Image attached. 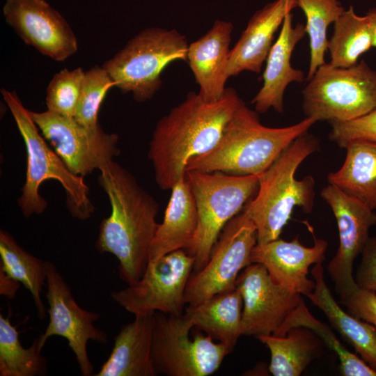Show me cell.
Segmentation results:
<instances>
[{"label": "cell", "instance_id": "obj_36", "mask_svg": "<svg viewBox=\"0 0 376 376\" xmlns=\"http://www.w3.org/2000/svg\"><path fill=\"white\" fill-rule=\"evenodd\" d=\"M361 260L356 274L357 284L376 292V237H370L361 251Z\"/></svg>", "mask_w": 376, "mask_h": 376}, {"label": "cell", "instance_id": "obj_18", "mask_svg": "<svg viewBox=\"0 0 376 376\" xmlns=\"http://www.w3.org/2000/svg\"><path fill=\"white\" fill-rule=\"evenodd\" d=\"M306 34L303 23L292 24V15L288 13L281 30L271 47L263 75V84L251 100L258 113H264L270 109L278 113L284 110V93L288 86L301 83L306 79L304 72L291 65V56L297 44Z\"/></svg>", "mask_w": 376, "mask_h": 376}, {"label": "cell", "instance_id": "obj_27", "mask_svg": "<svg viewBox=\"0 0 376 376\" xmlns=\"http://www.w3.org/2000/svg\"><path fill=\"white\" fill-rule=\"evenodd\" d=\"M0 269L30 292L38 318L45 319L46 309L41 292L47 281L46 261L26 251L8 232L2 229L0 230Z\"/></svg>", "mask_w": 376, "mask_h": 376}, {"label": "cell", "instance_id": "obj_28", "mask_svg": "<svg viewBox=\"0 0 376 376\" xmlns=\"http://www.w3.org/2000/svg\"><path fill=\"white\" fill-rule=\"evenodd\" d=\"M373 47V36L368 17L357 15L350 6L334 23L333 33L328 40L331 65L348 68Z\"/></svg>", "mask_w": 376, "mask_h": 376}, {"label": "cell", "instance_id": "obj_5", "mask_svg": "<svg viewBox=\"0 0 376 376\" xmlns=\"http://www.w3.org/2000/svg\"><path fill=\"white\" fill-rule=\"evenodd\" d=\"M1 93L26 147V180L18 199L23 215L29 217L45 210L48 203L39 194V188L45 180H56L65 191L67 207L71 214L80 220L91 217L94 206L84 177L72 173L57 153L49 147L32 118L31 111L24 107L16 92L1 88Z\"/></svg>", "mask_w": 376, "mask_h": 376}, {"label": "cell", "instance_id": "obj_33", "mask_svg": "<svg viewBox=\"0 0 376 376\" xmlns=\"http://www.w3.org/2000/svg\"><path fill=\"white\" fill-rule=\"evenodd\" d=\"M115 82L102 66L95 65L85 71L79 104L74 118L81 125L93 127L99 125L100 105Z\"/></svg>", "mask_w": 376, "mask_h": 376}, {"label": "cell", "instance_id": "obj_10", "mask_svg": "<svg viewBox=\"0 0 376 376\" xmlns=\"http://www.w3.org/2000/svg\"><path fill=\"white\" fill-rule=\"evenodd\" d=\"M195 258L185 249L172 251L150 261L141 277L125 288L113 291L111 297L128 312H161L182 315L185 295L192 274Z\"/></svg>", "mask_w": 376, "mask_h": 376}, {"label": "cell", "instance_id": "obj_32", "mask_svg": "<svg viewBox=\"0 0 376 376\" xmlns=\"http://www.w3.org/2000/svg\"><path fill=\"white\" fill-rule=\"evenodd\" d=\"M85 71L80 67L63 68L50 80L46 91L47 110L74 118L79 104Z\"/></svg>", "mask_w": 376, "mask_h": 376}, {"label": "cell", "instance_id": "obj_12", "mask_svg": "<svg viewBox=\"0 0 376 376\" xmlns=\"http://www.w3.org/2000/svg\"><path fill=\"white\" fill-rule=\"evenodd\" d=\"M31 116L45 140L75 175L84 177L100 170L120 153L118 136L106 132L100 125L86 127L74 118L48 110L31 111Z\"/></svg>", "mask_w": 376, "mask_h": 376}, {"label": "cell", "instance_id": "obj_23", "mask_svg": "<svg viewBox=\"0 0 376 376\" xmlns=\"http://www.w3.org/2000/svg\"><path fill=\"white\" fill-rule=\"evenodd\" d=\"M315 281L307 297L327 316L331 326L350 343L361 358L376 370V326L345 311L327 286L322 263L311 269Z\"/></svg>", "mask_w": 376, "mask_h": 376}, {"label": "cell", "instance_id": "obj_24", "mask_svg": "<svg viewBox=\"0 0 376 376\" xmlns=\"http://www.w3.org/2000/svg\"><path fill=\"white\" fill-rule=\"evenodd\" d=\"M242 308L241 293L235 288L201 303L188 305L184 315L194 327L225 345L231 352L242 336Z\"/></svg>", "mask_w": 376, "mask_h": 376}, {"label": "cell", "instance_id": "obj_26", "mask_svg": "<svg viewBox=\"0 0 376 376\" xmlns=\"http://www.w3.org/2000/svg\"><path fill=\"white\" fill-rule=\"evenodd\" d=\"M269 350V370L274 376H299L318 356L323 340L311 329L292 327L285 336L256 337Z\"/></svg>", "mask_w": 376, "mask_h": 376}, {"label": "cell", "instance_id": "obj_37", "mask_svg": "<svg viewBox=\"0 0 376 376\" xmlns=\"http://www.w3.org/2000/svg\"><path fill=\"white\" fill-rule=\"evenodd\" d=\"M20 286V283L7 275L0 269V294L13 299Z\"/></svg>", "mask_w": 376, "mask_h": 376}, {"label": "cell", "instance_id": "obj_25", "mask_svg": "<svg viewBox=\"0 0 376 376\" xmlns=\"http://www.w3.org/2000/svg\"><path fill=\"white\" fill-rule=\"evenodd\" d=\"M341 167L327 176L334 185L350 196L376 210V142L354 140L345 147Z\"/></svg>", "mask_w": 376, "mask_h": 376}, {"label": "cell", "instance_id": "obj_8", "mask_svg": "<svg viewBox=\"0 0 376 376\" xmlns=\"http://www.w3.org/2000/svg\"><path fill=\"white\" fill-rule=\"evenodd\" d=\"M302 90L306 117L346 122L376 109V71L361 60L348 68L319 66Z\"/></svg>", "mask_w": 376, "mask_h": 376}, {"label": "cell", "instance_id": "obj_7", "mask_svg": "<svg viewBox=\"0 0 376 376\" xmlns=\"http://www.w3.org/2000/svg\"><path fill=\"white\" fill-rule=\"evenodd\" d=\"M197 210V228L186 250L195 258L193 273L207 263L227 223L258 189L259 177L221 172H186Z\"/></svg>", "mask_w": 376, "mask_h": 376}, {"label": "cell", "instance_id": "obj_9", "mask_svg": "<svg viewBox=\"0 0 376 376\" xmlns=\"http://www.w3.org/2000/svg\"><path fill=\"white\" fill-rule=\"evenodd\" d=\"M184 315L155 312L152 362L157 374L169 376H207L218 370L230 352L221 343L197 331Z\"/></svg>", "mask_w": 376, "mask_h": 376}, {"label": "cell", "instance_id": "obj_35", "mask_svg": "<svg viewBox=\"0 0 376 376\" xmlns=\"http://www.w3.org/2000/svg\"><path fill=\"white\" fill-rule=\"evenodd\" d=\"M347 311L376 326V292L359 287L356 281L336 291Z\"/></svg>", "mask_w": 376, "mask_h": 376}, {"label": "cell", "instance_id": "obj_3", "mask_svg": "<svg viewBox=\"0 0 376 376\" xmlns=\"http://www.w3.org/2000/svg\"><path fill=\"white\" fill-rule=\"evenodd\" d=\"M316 123L306 117L284 127L263 125L258 113L243 103L226 124L216 146L192 157L186 172H221L235 175L260 176L297 138Z\"/></svg>", "mask_w": 376, "mask_h": 376}, {"label": "cell", "instance_id": "obj_11", "mask_svg": "<svg viewBox=\"0 0 376 376\" xmlns=\"http://www.w3.org/2000/svg\"><path fill=\"white\" fill-rule=\"evenodd\" d=\"M258 242L256 227L242 212L223 228L203 269L192 273L187 285L186 304L195 305L236 288L240 272L251 264Z\"/></svg>", "mask_w": 376, "mask_h": 376}, {"label": "cell", "instance_id": "obj_22", "mask_svg": "<svg viewBox=\"0 0 376 376\" xmlns=\"http://www.w3.org/2000/svg\"><path fill=\"white\" fill-rule=\"evenodd\" d=\"M197 210L185 175L171 189L163 221L158 224L149 248L148 262L189 247L197 228Z\"/></svg>", "mask_w": 376, "mask_h": 376}, {"label": "cell", "instance_id": "obj_1", "mask_svg": "<svg viewBox=\"0 0 376 376\" xmlns=\"http://www.w3.org/2000/svg\"><path fill=\"white\" fill-rule=\"evenodd\" d=\"M244 102L231 87L215 102L197 93L186 98L157 123L149 144L157 184L169 190L186 175L188 162L214 148L235 111Z\"/></svg>", "mask_w": 376, "mask_h": 376}, {"label": "cell", "instance_id": "obj_14", "mask_svg": "<svg viewBox=\"0 0 376 376\" xmlns=\"http://www.w3.org/2000/svg\"><path fill=\"white\" fill-rule=\"evenodd\" d=\"M236 288L243 300L242 336H277L287 318L304 301L301 295L274 282L259 263H251L240 272Z\"/></svg>", "mask_w": 376, "mask_h": 376}, {"label": "cell", "instance_id": "obj_21", "mask_svg": "<svg viewBox=\"0 0 376 376\" xmlns=\"http://www.w3.org/2000/svg\"><path fill=\"white\" fill-rule=\"evenodd\" d=\"M114 338L111 352L94 376H155L152 362L155 312L134 315Z\"/></svg>", "mask_w": 376, "mask_h": 376}, {"label": "cell", "instance_id": "obj_6", "mask_svg": "<svg viewBox=\"0 0 376 376\" xmlns=\"http://www.w3.org/2000/svg\"><path fill=\"white\" fill-rule=\"evenodd\" d=\"M189 43L176 29L141 31L102 64L116 87L139 102L151 99L162 86L161 75L175 61H187Z\"/></svg>", "mask_w": 376, "mask_h": 376}, {"label": "cell", "instance_id": "obj_2", "mask_svg": "<svg viewBox=\"0 0 376 376\" xmlns=\"http://www.w3.org/2000/svg\"><path fill=\"white\" fill-rule=\"evenodd\" d=\"M99 171L98 182L108 196L111 214L101 222L95 246L102 253L116 256L120 279L131 285L148 265L159 206L134 176L114 161Z\"/></svg>", "mask_w": 376, "mask_h": 376}, {"label": "cell", "instance_id": "obj_16", "mask_svg": "<svg viewBox=\"0 0 376 376\" xmlns=\"http://www.w3.org/2000/svg\"><path fill=\"white\" fill-rule=\"evenodd\" d=\"M320 196L331 207L338 230V248L327 265L337 291L355 282L353 264L370 237V228L376 224V213L329 183L322 189Z\"/></svg>", "mask_w": 376, "mask_h": 376}, {"label": "cell", "instance_id": "obj_38", "mask_svg": "<svg viewBox=\"0 0 376 376\" xmlns=\"http://www.w3.org/2000/svg\"><path fill=\"white\" fill-rule=\"evenodd\" d=\"M366 15L368 17L373 36V47H376V8L369 9Z\"/></svg>", "mask_w": 376, "mask_h": 376}, {"label": "cell", "instance_id": "obj_20", "mask_svg": "<svg viewBox=\"0 0 376 376\" xmlns=\"http://www.w3.org/2000/svg\"><path fill=\"white\" fill-rule=\"evenodd\" d=\"M297 8V0H274L257 10L230 51L228 78L244 71L259 73L285 15Z\"/></svg>", "mask_w": 376, "mask_h": 376}, {"label": "cell", "instance_id": "obj_13", "mask_svg": "<svg viewBox=\"0 0 376 376\" xmlns=\"http://www.w3.org/2000/svg\"><path fill=\"white\" fill-rule=\"evenodd\" d=\"M46 265L45 297L49 304V322L45 332L38 337L40 345L43 348L47 340L52 336L65 338L75 356L81 374L93 375L94 368L87 352L88 342L93 340L105 345L108 340L107 334L94 325L100 315L81 308L55 265L48 260Z\"/></svg>", "mask_w": 376, "mask_h": 376}, {"label": "cell", "instance_id": "obj_17", "mask_svg": "<svg viewBox=\"0 0 376 376\" xmlns=\"http://www.w3.org/2000/svg\"><path fill=\"white\" fill-rule=\"evenodd\" d=\"M327 246L323 239H315L312 246H306L298 237L291 241L277 238L256 244L251 261L263 265L279 285L307 297L315 288L314 280L308 277V269L313 264L323 262Z\"/></svg>", "mask_w": 376, "mask_h": 376}, {"label": "cell", "instance_id": "obj_15", "mask_svg": "<svg viewBox=\"0 0 376 376\" xmlns=\"http://www.w3.org/2000/svg\"><path fill=\"white\" fill-rule=\"evenodd\" d=\"M6 23L28 45L56 61H64L78 49L70 25L45 0H6Z\"/></svg>", "mask_w": 376, "mask_h": 376}, {"label": "cell", "instance_id": "obj_4", "mask_svg": "<svg viewBox=\"0 0 376 376\" xmlns=\"http://www.w3.org/2000/svg\"><path fill=\"white\" fill-rule=\"evenodd\" d=\"M320 149L317 137L307 132L297 138L259 176L255 198L243 212L256 227L257 244L279 238L296 207L311 213L314 206L315 180L311 175L296 179L300 164Z\"/></svg>", "mask_w": 376, "mask_h": 376}, {"label": "cell", "instance_id": "obj_31", "mask_svg": "<svg viewBox=\"0 0 376 376\" xmlns=\"http://www.w3.org/2000/svg\"><path fill=\"white\" fill-rule=\"evenodd\" d=\"M304 327L313 330L338 356L340 372L345 376H376V370L361 358L349 351L331 329L315 318L303 301L290 315L277 336H285L292 327Z\"/></svg>", "mask_w": 376, "mask_h": 376}, {"label": "cell", "instance_id": "obj_29", "mask_svg": "<svg viewBox=\"0 0 376 376\" xmlns=\"http://www.w3.org/2000/svg\"><path fill=\"white\" fill-rule=\"evenodd\" d=\"M39 338L23 347L19 332L10 320L0 314V375L36 376L47 374V361L42 354Z\"/></svg>", "mask_w": 376, "mask_h": 376}, {"label": "cell", "instance_id": "obj_34", "mask_svg": "<svg viewBox=\"0 0 376 376\" xmlns=\"http://www.w3.org/2000/svg\"><path fill=\"white\" fill-rule=\"evenodd\" d=\"M330 123L329 139L341 148L354 140L376 142V109L352 120Z\"/></svg>", "mask_w": 376, "mask_h": 376}, {"label": "cell", "instance_id": "obj_30", "mask_svg": "<svg viewBox=\"0 0 376 376\" xmlns=\"http://www.w3.org/2000/svg\"><path fill=\"white\" fill-rule=\"evenodd\" d=\"M297 5L306 19L305 26L309 38L310 63L306 81H308L319 66L325 63L328 27L345 9L338 0H297Z\"/></svg>", "mask_w": 376, "mask_h": 376}, {"label": "cell", "instance_id": "obj_19", "mask_svg": "<svg viewBox=\"0 0 376 376\" xmlns=\"http://www.w3.org/2000/svg\"><path fill=\"white\" fill-rule=\"evenodd\" d=\"M233 25L217 19L206 33L189 44L187 61L207 102L219 100L226 90L230 44Z\"/></svg>", "mask_w": 376, "mask_h": 376}]
</instances>
